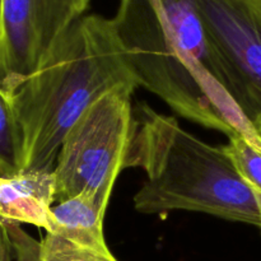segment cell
I'll use <instances>...</instances> for the list:
<instances>
[{"label": "cell", "instance_id": "cell-8", "mask_svg": "<svg viewBox=\"0 0 261 261\" xmlns=\"http://www.w3.org/2000/svg\"><path fill=\"white\" fill-rule=\"evenodd\" d=\"M105 213L91 195L79 194L53 206L50 233L92 254L112 257L103 234Z\"/></svg>", "mask_w": 261, "mask_h": 261}, {"label": "cell", "instance_id": "cell-5", "mask_svg": "<svg viewBox=\"0 0 261 261\" xmlns=\"http://www.w3.org/2000/svg\"><path fill=\"white\" fill-rule=\"evenodd\" d=\"M194 3L208 36L214 78L255 130L261 115V0Z\"/></svg>", "mask_w": 261, "mask_h": 261}, {"label": "cell", "instance_id": "cell-11", "mask_svg": "<svg viewBox=\"0 0 261 261\" xmlns=\"http://www.w3.org/2000/svg\"><path fill=\"white\" fill-rule=\"evenodd\" d=\"M22 172V142L10 98L0 88V175Z\"/></svg>", "mask_w": 261, "mask_h": 261}, {"label": "cell", "instance_id": "cell-9", "mask_svg": "<svg viewBox=\"0 0 261 261\" xmlns=\"http://www.w3.org/2000/svg\"><path fill=\"white\" fill-rule=\"evenodd\" d=\"M0 261H119L82 250L70 242L46 233L37 241L20 227H0Z\"/></svg>", "mask_w": 261, "mask_h": 261}, {"label": "cell", "instance_id": "cell-14", "mask_svg": "<svg viewBox=\"0 0 261 261\" xmlns=\"http://www.w3.org/2000/svg\"><path fill=\"white\" fill-rule=\"evenodd\" d=\"M0 12H2V0H0Z\"/></svg>", "mask_w": 261, "mask_h": 261}, {"label": "cell", "instance_id": "cell-7", "mask_svg": "<svg viewBox=\"0 0 261 261\" xmlns=\"http://www.w3.org/2000/svg\"><path fill=\"white\" fill-rule=\"evenodd\" d=\"M53 203H55L53 171L0 175V227L27 224L50 233Z\"/></svg>", "mask_w": 261, "mask_h": 261}, {"label": "cell", "instance_id": "cell-10", "mask_svg": "<svg viewBox=\"0 0 261 261\" xmlns=\"http://www.w3.org/2000/svg\"><path fill=\"white\" fill-rule=\"evenodd\" d=\"M162 5L171 32L182 53L214 78L208 36L194 0H162Z\"/></svg>", "mask_w": 261, "mask_h": 261}, {"label": "cell", "instance_id": "cell-4", "mask_svg": "<svg viewBox=\"0 0 261 261\" xmlns=\"http://www.w3.org/2000/svg\"><path fill=\"white\" fill-rule=\"evenodd\" d=\"M134 89L124 86L106 92L70 127L53 171L55 203L84 193L106 211L135 134Z\"/></svg>", "mask_w": 261, "mask_h": 261}, {"label": "cell", "instance_id": "cell-13", "mask_svg": "<svg viewBox=\"0 0 261 261\" xmlns=\"http://www.w3.org/2000/svg\"><path fill=\"white\" fill-rule=\"evenodd\" d=\"M255 130H256V133L261 138V116H260V119L256 121V124H255Z\"/></svg>", "mask_w": 261, "mask_h": 261}, {"label": "cell", "instance_id": "cell-2", "mask_svg": "<svg viewBox=\"0 0 261 261\" xmlns=\"http://www.w3.org/2000/svg\"><path fill=\"white\" fill-rule=\"evenodd\" d=\"M135 134L125 168L147 175L135 194L142 214L186 211L255 226L261 232V193L241 176L223 147H214L148 105L135 110Z\"/></svg>", "mask_w": 261, "mask_h": 261}, {"label": "cell", "instance_id": "cell-1", "mask_svg": "<svg viewBox=\"0 0 261 261\" xmlns=\"http://www.w3.org/2000/svg\"><path fill=\"white\" fill-rule=\"evenodd\" d=\"M124 86L138 83L112 19L84 15L9 97L22 142V172L54 171L64 138L81 115Z\"/></svg>", "mask_w": 261, "mask_h": 261}, {"label": "cell", "instance_id": "cell-6", "mask_svg": "<svg viewBox=\"0 0 261 261\" xmlns=\"http://www.w3.org/2000/svg\"><path fill=\"white\" fill-rule=\"evenodd\" d=\"M91 0H2L0 88L8 97L32 75Z\"/></svg>", "mask_w": 261, "mask_h": 261}, {"label": "cell", "instance_id": "cell-12", "mask_svg": "<svg viewBox=\"0 0 261 261\" xmlns=\"http://www.w3.org/2000/svg\"><path fill=\"white\" fill-rule=\"evenodd\" d=\"M242 177L261 193V152L242 134L228 138V144L222 145Z\"/></svg>", "mask_w": 261, "mask_h": 261}, {"label": "cell", "instance_id": "cell-3", "mask_svg": "<svg viewBox=\"0 0 261 261\" xmlns=\"http://www.w3.org/2000/svg\"><path fill=\"white\" fill-rule=\"evenodd\" d=\"M111 19L138 86L195 124L228 138L237 134L193 73L167 19L158 17L149 0H120Z\"/></svg>", "mask_w": 261, "mask_h": 261}]
</instances>
